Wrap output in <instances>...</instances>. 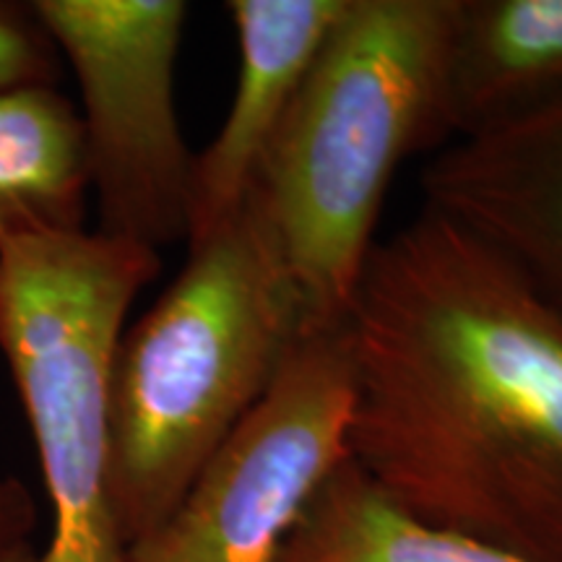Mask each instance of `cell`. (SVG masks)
<instances>
[{
    "label": "cell",
    "instance_id": "8992f818",
    "mask_svg": "<svg viewBox=\"0 0 562 562\" xmlns=\"http://www.w3.org/2000/svg\"><path fill=\"white\" fill-rule=\"evenodd\" d=\"M355 370L347 328L307 336L261 404L128 562H277L294 524L349 459Z\"/></svg>",
    "mask_w": 562,
    "mask_h": 562
},
{
    "label": "cell",
    "instance_id": "ba28073f",
    "mask_svg": "<svg viewBox=\"0 0 562 562\" xmlns=\"http://www.w3.org/2000/svg\"><path fill=\"white\" fill-rule=\"evenodd\" d=\"M347 0H229L240 68L229 110L195 154L191 229L195 245L229 222L256 186L266 154L290 115L323 42Z\"/></svg>",
    "mask_w": 562,
    "mask_h": 562
},
{
    "label": "cell",
    "instance_id": "277c9868",
    "mask_svg": "<svg viewBox=\"0 0 562 562\" xmlns=\"http://www.w3.org/2000/svg\"><path fill=\"white\" fill-rule=\"evenodd\" d=\"M159 252L100 232L0 248V355L30 419L53 533L40 562H128L110 495L108 385Z\"/></svg>",
    "mask_w": 562,
    "mask_h": 562
},
{
    "label": "cell",
    "instance_id": "5bb4252c",
    "mask_svg": "<svg viewBox=\"0 0 562 562\" xmlns=\"http://www.w3.org/2000/svg\"><path fill=\"white\" fill-rule=\"evenodd\" d=\"M0 562H40V554L34 552V547L30 542V544L16 547V550H11L9 554H3Z\"/></svg>",
    "mask_w": 562,
    "mask_h": 562
},
{
    "label": "cell",
    "instance_id": "6da1fadb",
    "mask_svg": "<svg viewBox=\"0 0 562 562\" xmlns=\"http://www.w3.org/2000/svg\"><path fill=\"white\" fill-rule=\"evenodd\" d=\"M349 459L422 521L562 562V313L422 209L378 243L347 318Z\"/></svg>",
    "mask_w": 562,
    "mask_h": 562
},
{
    "label": "cell",
    "instance_id": "7c38bea8",
    "mask_svg": "<svg viewBox=\"0 0 562 562\" xmlns=\"http://www.w3.org/2000/svg\"><path fill=\"white\" fill-rule=\"evenodd\" d=\"M60 55L32 3L0 0V89L55 87Z\"/></svg>",
    "mask_w": 562,
    "mask_h": 562
},
{
    "label": "cell",
    "instance_id": "3957f363",
    "mask_svg": "<svg viewBox=\"0 0 562 562\" xmlns=\"http://www.w3.org/2000/svg\"><path fill=\"white\" fill-rule=\"evenodd\" d=\"M456 0H347L250 193L297 279L313 334L347 326L396 170L451 136Z\"/></svg>",
    "mask_w": 562,
    "mask_h": 562
},
{
    "label": "cell",
    "instance_id": "5b68a950",
    "mask_svg": "<svg viewBox=\"0 0 562 562\" xmlns=\"http://www.w3.org/2000/svg\"><path fill=\"white\" fill-rule=\"evenodd\" d=\"M32 9L79 83L94 232L157 252L188 243L195 154L175 104L188 3L34 0Z\"/></svg>",
    "mask_w": 562,
    "mask_h": 562
},
{
    "label": "cell",
    "instance_id": "9c48e42d",
    "mask_svg": "<svg viewBox=\"0 0 562 562\" xmlns=\"http://www.w3.org/2000/svg\"><path fill=\"white\" fill-rule=\"evenodd\" d=\"M562 94V0H456L446 104L469 138Z\"/></svg>",
    "mask_w": 562,
    "mask_h": 562
},
{
    "label": "cell",
    "instance_id": "7a4b0ae2",
    "mask_svg": "<svg viewBox=\"0 0 562 562\" xmlns=\"http://www.w3.org/2000/svg\"><path fill=\"white\" fill-rule=\"evenodd\" d=\"M305 297L261 199L195 245L110 364V495L125 544L178 508L302 341Z\"/></svg>",
    "mask_w": 562,
    "mask_h": 562
},
{
    "label": "cell",
    "instance_id": "4fadbf2b",
    "mask_svg": "<svg viewBox=\"0 0 562 562\" xmlns=\"http://www.w3.org/2000/svg\"><path fill=\"white\" fill-rule=\"evenodd\" d=\"M37 526V503L30 487L16 476H0V558L30 544Z\"/></svg>",
    "mask_w": 562,
    "mask_h": 562
},
{
    "label": "cell",
    "instance_id": "52a82bcc",
    "mask_svg": "<svg viewBox=\"0 0 562 562\" xmlns=\"http://www.w3.org/2000/svg\"><path fill=\"white\" fill-rule=\"evenodd\" d=\"M419 188L422 209L472 232L562 313V94L456 140Z\"/></svg>",
    "mask_w": 562,
    "mask_h": 562
},
{
    "label": "cell",
    "instance_id": "30bf717a",
    "mask_svg": "<svg viewBox=\"0 0 562 562\" xmlns=\"http://www.w3.org/2000/svg\"><path fill=\"white\" fill-rule=\"evenodd\" d=\"M89 195L76 104L42 83L0 89V248L83 232Z\"/></svg>",
    "mask_w": 562,
    "mask_h": 562
},
{
    "label": "cell",
    "instance_id": "8fae6325",
    "mask_svg": "<svg viewBox=\"0 0 562 562\" xmlns=\"http://www.w3.org/2000/svg\"><path fill=\"white\" fill-rule=\"evenodd\" d=\"M277 562H526L402 508L347 459L315 492Z\"/></svg>",
    "mask_w": 562,
    "mask_h": 562
}]
</instances>
